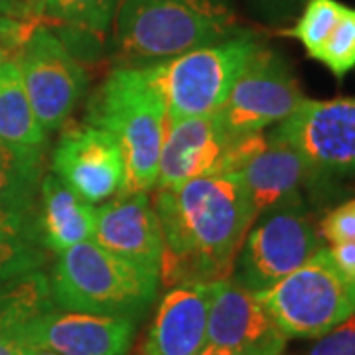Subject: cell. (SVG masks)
<instances>
[{"instance_id": "obj_35", "label": "cell", "mask_w": 355, "mask_h": 355, "mask_svg": "<svg viewBox=\"0 0 355 355\" xmlns=\"http://www.w3.org/2000/svg\"><path fill=\"white\" fill-rule=\"evenodd\" d=\"M2 60H6V55H4V51L0 50V62H2Z\"/></svg>"}, {"instance_id": "obj_4", "label": "cell", "mask_w": 355, "mask_h": 355, "mask_svg": "<svg viewBox=\"0 0 355 355\" xmlns=\"http://www.w3.org/2000/svg\"><path fill=\"white\" fill-rule=\"evenodd\" d=\"M50 286L58 308L137 322L154 302L160 279L91 239L58 254Z\"/></svg>"}, {"instance_id": "obj_17", "label": "cell", "mask_w": 355, "mask_h": 355, "mask_svg": "<svg viewBox=\"0 0 355 355\" xmlns=\"http://www.w3.org/2000/svg\"><path fill=\"white\" fill-rule=\"evenodd\" d=\"M216 284L166 288L146 338L153 355H200L207 340V316Z\"/></svg>"}, {"instance_id": "obj_30", "label": "cell", "mask_w": 355, "mask_h": 355, "mask_svg": "<svg viewBox=\"0 0 355 355\" xmlns=\"http://www.w3.org/2000/svg\"><path fill=\"white\" fill-rule=\"evenodd\" d=\"M20 14H28L24 0H0V16H20Z\"/></svg>"}, {"instance_id": "obj_26", "label": "cell", "mask_w": 355, "mask_h": 355, "mask_svg": "<svg viewBox=\"0 0 355 355\" xmlns=\"http://www.w3.org/2000/svg\"><path fill=\"white\" fill-rule=\"evenodd\" d=\"M306 355H355V314L316 338Z\"/></svg>"}, {"instance_id": "obj_18", "label": "cell", "mask_w": 355, "mask_h": 355, "mask_svg": "<svg viewBox=\"0 0 355 355\" xmlns=\"http://www.w3.org/2000/svg\"><path fill=\"white\" fill-rule=\"evenodd\" d=\"M55 306L50 277L38 268L0 280V355L30 352V328Z\"/></svg>"}, {"instance_id": "obj_15", "label": "cell", "mask_w": 355, "mask_h": 355, "mask_svg": "<svg viewBox=\"0 0 355 355\" xmlns=\"http://www.w3.org/2000/svg\"><path fill=\"white\" fill-rule=\"evenodd\" d=\"M137 322L123 316H103L53 306L32 324V347L58 355H127Z\"/></svg>"}, {"instance_id": "obj_8", "label": "cell", "mask_w": 355, "mask_h": 355, "mask_svg": "<svg viewBox=\"0 0 355 355\" xmlns=\"http://www.w3.org/2000/svg\"><path fill=\"white\" fill-rule=\"evenodd\" d=\"M253 153V137L231 135L217 113L168 121L154 190L180 188L196 178L233 174Z\"/></svg>"}, {"instance_id": "obj_32", "label": "cell", "mask_w": 355, "mask_h": 355, "mask_svg": "<svg viewBox=\"0 0 355 355\" xmlns=\"http://www.w3.org/2000/svg\"><path fill=\"white\" fill-rule=\"evenodd\" d=\"M200 355H235V354H231V352H227V349H219V347H214V345H207V343H205V347L200 352Z\"/></svg>"}, {"instance_id": "obj_9", "label": "cell", "mask_w": 355, "mask_h": 355, "mask_svg": "<svg viewBox=\"0 0 355 355\" xmlns=\"http://www.w3.org/2000/svg\"><path fill=\"white\" fill-rule=\"evenodd\" d=\"M30 105L50 135L64 127L87 91V71L50 26L40 24L16 53Z\"/></svg>"}, {"instance_id": "obj_29", "label": "cell", "mask_w": 355, "mask_h": 355, "mask_svg": "<svg viewBox=\"0 0 355 355\" xmlns=\"http://www.w3.org/2000/svg\"><path fill=\"white\" fill-rule=\"evenodd\" d=\"M328 249H330L331 259L336 261V265L343 268L345 272L355 275V241L338 243V245H331Z\"/></svg>"}, {"instance_id": "obj_23", "label": "cell", "mask_w": 355, "mask_h": 355, "mask_svg": "<svg viewBox=\"0 0 355 355\" xmlns=\"http://www.w3.org/2000/svg\"><path fill=\"white\" fill-rule=\"evenodd\" d=\"M121 0H48L44 20L91 36H103L114 22Z\"/></svg>"}, {"instance_id": "obj_3", "label": "cell", "mask_w": 355, "mask_h": 355, "mask_svg": "<svg viewBox=\"0 0 355 355\" xmlns=\"http://www.w3.org/2000/svg\"><path fill=\"white\" fill-rule=\"evenodd\" d=\"M85 123L107 130L125 160L123 191H150L166 135V107L140 65H119L93 93Z\"/></svg>"}, {"instance_id": "obj_6", "label": "cell", "mask_w": 355, "mask_h": 355, "mask_svg": "<svg viewBox=\"0 0 355 355\" xmlns=\"http://www.w3.org/2000/svg\"><path fill=\"white\" fill-rule=\"evenodd\" d=\"M259 298L286 338L314 340L355 314V275L320 247L304 265Z\"/></svg>"}, {"instance_id": "obj_24", "label": "cell", "mask_w": 355, "mask_h": 355, "mask_svg": "<svg viewBox=\"0 0 355 355\" xmlns=\"http://www.w3.org/2000/svg\"><path fill=\"white\" fill-rule=\"evenodd\" d=\"M345 4L340 0H306L304 8L296 24L284 30V36L298 40L306 53L314 60L320 48L330 38L336 24L340 22Z\"/></svg>"}, {"instance_id": "obj_11", "label": "cell", "mask_w": 355, "mask_h": 355, "mask_svg": "<svg viewBox=\"0 0 355 355\" xmlns=\"http://www.w3.org/2000/svg\"><path fill=\"white\" fill-rule=\"evenodd\" d=\"M270 135L302 154L322 180L355 176V97L304 99Z\"/></svg>"}, {"instance_id": "obj_13", "label": "cell", "mask_w": 355, "mask_h": 355, "mask_svg": "<svg viewBox=\"0 0 355 355\" xmlns=\"http://www.w3.org/2000/svg\"><path fill=\"white\" fill-rule=\"evenodd\" d=\"M286 342V334L259 294L233 279L216 282L207 316V345L235 355H282Z\"/></svg>"}, {"instance_id": "obj_14", "label": "cell", "mask_w": 355, "mask_h": 355, "mask_svg": "<svg viewBox=\"0 0 355 355\" xmlns=\"http://www.w3.org/2000/svg\"><path fill=\"white\" fill-rule=\"evenodd\" d=\"M93 241L160 279L162 235L148 191H121L95 205Z\"/></svg>"}, {"instance_id": "obj_20", "label": "cell", "mask_w": 355, "mask_h": 355, "mask_svg": "<svg viewBox=\"0 0 355 355\" xmlns=\"http://www.w3.org/2000/svg\"><path fill=\"white\" fill-rule=\"evenodd\" d=\"M0 140L22 148H46L48 132L30 105L16 60L0 62Z\"/></svg>"}, {"instance_id": "obj_16", "label": "cell", "mask_w": 355, "mask_h": 355, "mask_svg": "<svg viewBox=\"0 0 355 355\" xmlns=\"http://www.w3.org/2000/svg\"><path fill=\"white\" fill-rule=\"evenodd\" d=\"M243 182L254 217L286 203L304 202V190L322 178L291 144L266 135L265 146L233 172Z\"/></svg>"}, {"instance_id": "obj_10", "label": "cell", "mask_w": 355, "mask_h": 355, "mask_svg": "<svg viewBox=\"0 0 355 355\" xmlns=\"http://www.w3.org/2000/svg\"><path fill=\"white\" fill-rule=\"evenodd\" d=\"M304 99L288 62L259 44L217 114L231 135L243 137L280 125Z\"/></svg>"}, {"instance_id": "obj_27", "label": "cell", "mask_w": 355, "mask_h": 355, "mask_svg": "<svg viewBox=\"0 0 355 355\" xmlns=\"http://www.w3.org/2000/svg\"><path fill=\"white\" fill-rule=\"evenodd\" d=\"M322 235L331 245L355 241V198L334 207L322 221Z\"/></svg>"}, {"instance_id": "obj_33", "label": "cell", "mask_w": 355, "mask_h": 355, "mask_svg": "<svg viewBox=\"0 0 355 355\" xmlns=\"http://www.w3.org/2000/svg\"><path fill=\"white\" fill-rule=\"evenodd\" d=\"M26 355H58L55 352H50V349H44V347H30V352Z\"/></svg>"}, {"instance_id": "obj_34", "label": "cell", "mask_w": 355, "mask_h": 355, "mask_svg": "<svg viewBox=\"0 0 355 355\" xmlns=\"http://www.w3.org/2000/svg\"><path fill=\"white\" fill-rule=\"evenodd\" d=\"M137 355H153V354H150V352L146 349V345H142L139 352H137Z\"/></svg>"}, {"instance_id": "obj_22", "label": "cell", "mask_w": 355, "mask_h": 355, "mask_svg": "<svg viewBox=\"0 0 355 355\" xmlns=\"http://www.w3.org/2000/svg\"><path fill=\"white\" fill-rule=\"evenodd\" d=\"M46 148H22L0 140V211L32 209L38 203Z\"/></svg>"}, {"instance_id": "obj_31", "label": "cell", "mask_w": 355, "mask_h": 355, "mask_svg": "<svg viewBox=\"0 0 355 355\" xmlns=\"http://www.w3.org/2000/svg\"><path fill=\"white\" fill-rule=\"evenodd\" d=\"M48 0H24L26 10L28 14L36 16V18H44V6H46Z\"/></svg>"}, {"instance_id": "obj_7", "label": "cell", "mask_w": 355, "mask_h": 355, "mask_svg": "<svg viewBox=\"0 0 355 355\" xmlns=\"http://www.w3.org/2000/svg\"><path fill=\"white\" fill-rule=\"evenodd\" d=\"M320 247L322 239L306 202L266 209L247 231L231 279L263 294L298 270Z\"/></svg>"}, {"instance_id": "obj_2", "label": "cell", "mask_w": 355, "mask_h": 355, "mask_svg": "<svg viewBox=\"0 0 355 355\" xmlns=\"http://www.w3.org/2000/svg\"><path fill=\"white\" fill-rule=\"evenodd\" d=\"M239 32L231 0H121L114 14V48L125 65L160 62Z\"/></svg>"}, {"instance_id": "obj_5", "label": "cell", "mask_w": 355, "mask_h": 355, "mask_svg": "<svg viewBox=\"0 0 355 355\" xmlns=\"http://www.w3.org/2000/svg\"><path fill=\"white\" fill-rule=\"evenodd\" d=\"M261 40L243 30L233 38L140 65L158 89L168 121L214 114L221 109Z\"/></svg>"}, {"instance_id": "obj_28", "label": "cell", "mask_w": 355, "mask_h": 355, "mask_svg": "<svg viewBox=\"0 0 355 355\" xmlns=\"http://www.w3.org/2000/svg\"><path fill=\"white\" fill-rule=\"evenodd\" d=\"M249 2L259 14L272 20H280L296 12L306 0H249Z\"/></svg>"}, {"instance_id": "obj_19", "label": "cell", "mask_w": 355, "mask_h": 355, "mask_svg": "<svg viewBox=\"0 0 355 355\" xmlns=\"http://www.w3.org/2000/svg\"><path fill=\"white\" fill-rule=\"evenodd\" d=\"M36 209L42 241L50 253L60 254L93 239L95 205L81 200L53 172L42 178Z\"/></svg>"}, {"instance_id": "obj_21", "label": "cell", "mask_w": 355, "mask_h": 355, "mask_svg": "<svg viewBox=\"0 0 355 355\" xmlns=\"http://www.w3.org/2000/svg\"><path fill=\"white\" fill-rule=\"evenodd\" d=\"M50 251L42 241L38 209L0 211V280L46 265Z\"/></svg>"}, {"instance_id": "obj_1", "label": "cell", "mask_w": 355, "mask_h": 355, "mask_svg": "<svg viewBox=\"0 0 355 355\" xmlns=\"http://www.w3.org/2000/svg\"><path fill=\"white\" fill-rule=\"evenodd\" d=\"M162 235L160 284H216L231 279L243 239L254 219L237 174L196 178L172 190H154Z\"/></svg>"}, {"instance_id": "obj_12", "label": "cell", "mask_w": 355, "mask_h": 355, "mask_svg": "<svg viewBox=\"0 0 355 355\" xmlns=\"http://www.w3.org/2000/svg\"><path fill=\"white\" fill-rule=\"evenodd\" d=\"M51 170L91 205L109 202L125 186V160L116 140L89 123L64 130L51 153Z\"/></svg>"}, {"instance_id": "obj_25", "label": "cell", "mask_w": 355, "mask_h": 355, "mask_svg": "<svg viewBox=\"0 0 355 355\" xmlns=\"http://www.w3.org/2000/svg\"><path fill=\"white\" fill-rule=\"evenodd\" d=\"M314 60L326 65L338 79H343L355 69V8L345 6L340 22Z\"/></svg>"}]
</instances>
